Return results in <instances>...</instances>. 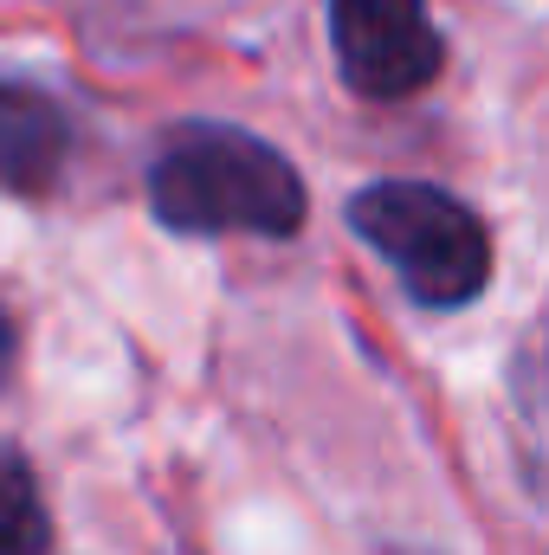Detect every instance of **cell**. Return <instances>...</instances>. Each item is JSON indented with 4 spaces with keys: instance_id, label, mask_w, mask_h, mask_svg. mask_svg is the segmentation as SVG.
Listing matches in <instances>:
<instances>
[{
    "instance_id": "1",
    "label": "cell",
    "mask_w": 549,
    "mask_h": 555,
    "mask_svg": "<svg viewBox=\"0 0 549 555\" xmlns=\"http://www.w3.org/2000/svg\"><path fill=\"white\" fill-rule=\"evenodd\" d=\"M149 207L168 233L220 240H291L304 227V175L284 162V149L240 124H181L149 162Z\"/></svg>"
},
{
    "instance_id": "2",
    "label": "cell",
    "mask_w": 549,
    "mask_h": 555,
    "mask_svg": "<svg viewBox=\"0 0 549 555\" xmlns=\"http://www.w3.org/2000/svg\"><path fill=\"white\" fill-rule=\"evenodd\" d=\"M349 233L382 253L420 310H465L491 284L485 220L433 181H369L349 194Z\"/></svg>"
},
{
    "instance_id": "3",
    "label": "cell",
    "mask_w": 549,
    "mask_h": 555,
    "mask_svg": "<svg viewBox=\"0 0 549 555\" xmlns=\"http://www.w3.org/2000/svg\"><path fill=\"white\" fill-rule=\"evenodd\" d=\"M336 72L369 104L420 98L446 72V39L426 0H330Z\"/></svg>"
},
{
    "instance_id": "4",
    "label": "cell",
    "mask_w": 549,
    "mask_h": 555,
    "mask_svg": "<svg viewBox=\"0 0 549 555\" xmlns=\"http://www.w3.org/2000/svg\"><path fill=\"white\" fill-rule=\"evenodd\" d=\"M72 162V124L65 111L20 85V78H0V194H20V201H39L59 188Z\"/></svg>"
},
{
    "instance_id": "5",
    "label": "cell",
    "mask_w": 549,
    "mask_h": 555,
    "mask_svg": "<svg viewBox=\"0 0 549 555\" xmlns=\"http://www.w3.org/2000/svg\"><path fill=\"white\" fill-rule=\"evenodd\" d=\"M52 517L39 498V478L20 452H0V555H46Z\"/></svg>"
},
{
    "instance_id": "6",
    "label": "cell",
    "mask_w": 549,
    "mask_h": 555,
    "mask_svg": "<svg viewBox=\"0 0 549 555\" xmlns=\"http://www.w3.org/2000/svg\"><path fill=\"white\" fill-rule=\"evenodd\" d=\"M13 369H20V323L0 310V388L13 382Z\"/></svg>"
},
{
    "instance_id": "7",
    "label": "cell",
    "mask_w": 549,
    "mask_h": 555,
    "mask_svg": "<svg viewBox=\"0 0 549 555\" xmlns=\"http://www.w3.org/2000/svg\"><path fill=\"white\" fill-rule=\"evenodd\" d=\"M395 555H401V550H395Z\"/></svg>"
}]
</instances>
